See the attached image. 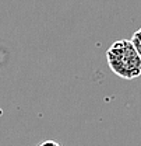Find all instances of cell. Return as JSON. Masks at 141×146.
<instances>
[{
  "label": "cell",
  "mask_w": 141,
  "mask_h": 146,
  "mask_svg": "<svg viewBox=\"0 0 141 146\" xmlns=\"http://www.w3.org/2000/svg\"><path fill=\"white\" fill-rule=\"evenodd\" d=\"M38 146H62V145L59 142H56V141H45V142L39 143Z\"/></svg>",
  "instance_id": "3957f363"
},
{
  "label": "cell",
  "mask_w": 141,
  "mask_h": 146,
  "mask_svg": "<svg viewBox=\"0 0 141 146\" xmlns=\"http://www.w3.org/2000/svg\"><path fill=\"white\" fill-rule=\"evenodd\" d=\"M131 42H133V45L136 46V49H137L138 55L141 56V28H140V30H137V31L133 34Z\"/></svg>",
  "instance_id": "7a4b0ae2"
},
{
  "label": "cell",
  "mask_w": 141,
  "mask_h": 146,
  "mask_svg": "<svg viewBox=\"0 0 141 146\" xmlns=\"http://www.w3.org/2000/svg\"><path fill=\"white\" fill-rule=\"evenodd\" d=\"M106 60L110 70L124 80L141 76V56L131 39L115 41L106 51Z\"/></svg>",
  "instance_id": "6da1fadb"
}]
</instances>
